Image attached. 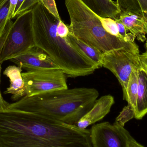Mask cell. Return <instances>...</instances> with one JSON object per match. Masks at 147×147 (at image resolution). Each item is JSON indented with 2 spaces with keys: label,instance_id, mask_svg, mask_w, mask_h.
I'll return each instance as SVG.
<instances>
[{
  "label": "cell",
  "instance_id": "277c9868",
  "mask_svg": "<svg viewBox=\"0 0 147 147\" xmlns=\"http://www.w3.org/2000/svg\"><path fill=\"white\" fill-rule=\"evenodd\" d=\"M70 19L67 25L70 32L80 40L96 48L103 53L123 48L130 42L107 32L99 16L81 0H65Z\"/></svg>",
  "mask_w": 147,
  "mask_h": 147
},
{
  "label": "cell",
  "instance_id": "4fadbf2b",
  "mask_svg": "<svg viewBox=\"0 0 147 147\" xmlns=\"http://www.w3.org/2000/svg\"><path fill=\"white\" fill-rule=\"evenodd\" d=\"M90 9L101 18L118 19L121 11L116 2L112 0H81Z\"/></svg>",
  "mask_w": 147,
  "mask_h": 147
},
{
  "label": "cell",
  "instance_id": "5bb4252c",
  "mask_svg": "<svg viewBox=\"0 0 147 147\" xmlns=\"http://www.w3.org/2000/svg\"><path fill=\"white\" fill-rule=\"evenodd\" d=\"M139 89L135 118L141 120L147 114V74L142 69L138 70Z\"/></svg>",
  "mask_w": 147,
  "mask_h": 147
},
{
  "label": "cell",
  "instance_id": "8992f818",
  "mask_svg": "<svg viewBox=\"0 0 147 147\" xmlns=\"http://www.w3.org/2000/svg\"><path fill=\"white\" fill-rule=\"evenodd\" d=\"M140 51L135 42H130L123 48L103 53L102 67L110 71L119 81L123 91V97L127 101L128 84L134 69H141Z\"/></svg>",
  "mask_w": 147,
  "mask_h": 147
},
{
  "label": "cell",
  "instance_id": "4dcf8cb0",
  "mask_svg": "<svg viewBox=\"0 0 147 147\" xmlns=\"http://www.w3.org/2000/svg\"><path fill=\"white\" fill-rule=\"evenodd\" d=\"M1 65L2 64H0V84H1V70H2Z\"/></svg>",
  "mask_w": 147,
  "mask_h": 147
},
{
  "label": "cell",
  "instance_id": "f546056e",
  "mask_svg": "<svg viewBox=\"0 0 147 147\" xmlns=\"http://www.w3.org/2000/svg\"><path fill=\"white\" fill-rule=\"evenodd\" d=\"M25 0H18L17 5H16V8L15 10L13 16V19L15 18L16 17V14L18 13V11L20 9V8L21 7L23 3V2Z\"/></svg>",
  "mask_w": 147,
  "mask_h": 147
},
{
  "label": "cell",
  "instance_id": "ac0fdd59",
  "mask_svg": "<svg viewBox=\"0 0 147 147\" xmlns=\"http://www.w3.org/2000/svg\"><path fill=\"white\" fill-rule=\"evenodd\" d=\"M135 117L134 111L130 105L128 104L121 111L120 115L116 119L115 123L124 127L127 122L133 119Z\"/></svg>",
  "mask_w": 147,
  "mask_h": 147
},
{
  "label": "cell",
  "instance_id": "6da1fadb",
  "mask_svg": "<svg viewBox=\"0 0 147 147\" xmlns=\"http://www.w3.org/2000/svg\"><path fill=\"white\" fill-rule=\"evenodd\" d=\"M0 147H92L90 130L40 114L0 111Z\"/></svg>",
  "mask_w": 147,
  "mask_h": 147
},
{
  "label": "cell",
  "instance_id": "484cf974",
  "mask_svg": "<svg viewBox=\"0 0 147 147\" xmlns=\"http://www.w3.org/2000/svg\"><path fill=\"white\" fill-rule=\"evenodd\" d=\"M139 58L141 69L147 74V52L140 55Z\"/></svg>",
  "mask_w": 147,
  "mask_h": 147
},
{
  "label": "cell",
  "instance_id": "4316f807",
  "mask_svg": "<svg viewBox=\"0 0 147 147\" xmlns=\"http://www.w3.org/2000/svg\"><path fill=\"white\" fill-rule=\"evenodd\" d=\"M142 11L147 18V0H137Z\"/></svg>",
  "mask_w": 147,
  "mask_h": 147
},
{
  "label": "cell",
  "instance_id": "603a6c76",
  "mask_svg": "<svg viewBox=\"0 0 147 147\" xmlns=\"http://www.w3.org/2000/svg\"><path fill=\"white\" fill-rule=\"evenodd\" d=\"M41 1V0H25L22 5L21 7L20 8L18 13L16 14V18L25 11L32 8L33 7L35 4Z\"/></svg>",
  "mask_w": 147,
  "mask_h": 147
},
{
  "label": "cell",
  "instance_id": "1f68e13d",
  "mask_svg": "<svg viewBox=\"0 0 147 147\" xmlns=\"http://www.w3.org/2000/svg\"><path fill=\"white\" fill-rule=\"evenodd\" d=\"M6 0H0V5L2 4V3H3Z\"/></svg>",
  "mask_w": 147,
  "mask_h": 147
},
{
  "label": "cell",
  "instance_id": "ffe728a7",
  "mask_svg": "<svg viewBox=\"0 0 147 147\" xmlns=\"http://www.w3.org/2000/svg\"><path fill=\"white\" fill-rule=\"evenodd\" d=\"M10 0H6L0 5V37L2 34L8 20Z\"/></svg>",
  "mask_w": 147,
  "mask_h": 147
},
{
  "label": "cell",
  "instance_id": "2e32d148",
  "mask_svg": "<svg viewBox=\"0 0 147 147\" xmlns=\"http://www.w3.org/2000/svg\"><path fill=\"white\" fill-rule=\"evenodd\" d=\"M139 69H134L132 71L129 80L127 90V102L128 104L130 105L133 108L134 113L136 109L139 89Z\"/></svg>",
  "mask_w": 147,
  "mask_h": 147
},
{
  "label": "cell",
  "instance_id": "cb8c5ba5",
  "mask_svg": "<svg viewBox=\"0 0 147 147\" xmlns=\"http://www.w3.org/2000/svg\"><path fill=\"white\" fill-rule=\"evenodd\" d=\"M57 32V34L59 36L65 39L67 38L70 33L68 26L65 25L62 20L59 21L58 24Z\"/></svg>",
  "mask_w": 147,
  "mask_h": 147
},
{
  "label": "cell",
  "instance_id": "83f0119b",
  "mask_svg": "<svg viewBox=\"0 0 147 147\" xmlns=\"http://www.w3.org/2000/svg\"><path fill=\"white\" fill-rule=\"evenodd\" d=\"M9 104L5 101L1 94L0 91V111L7 110L8 109V105Z\"/></svg>",
  "mask_w": 147,
  "mask_h": 147
},
{
  "label": "cell",
  "instance_id": "7c38bea8",
  "mask_svg": "<svg viewBox=\"0 0 147 147\" xmlns=\"http://www.w3.org/2000/svg\"><path fill=\"white\" fill-rule=\"evenodd\" d=\"M117 19L138 40L144 42L146 40L147 19L131 13H121Z\"/></svg>",
  "mask_w": 147,
  "mask_h": 147
},
{
  "label": "cell",
  "instance_id": "30bf717a",
  "mask_svg": "<svg viewBox=\"0 0 147 147\" xmlns=\"http://www.w3.org/2000/svg\"><path fill=\"white\" fill-rule=\"evenodd\" d=\"M114 103V98L110 95L102 96L97 99L91 109L78 122L77 127L85 129L90 125L102 120L109 113Z\"/></svg>",
  "mask_w": 147,
  "mask_h": 147
},
{
  "label": "cell",
  "instance_id": "5b68a950",
  "mask_svg": "<svg viewBox=\"0 0 147 147\" xmlns=\"http://www.w3.org/2000/svg\"><path fill=\"white\" fill-rule=\"evenodd\" d=\"M32 9L25 11L15 21L8 20L0 37V64L35 46L32 27Z\"/></svg>",
  "mask_w": 147,
  "mask_h": 147
},
{
  "label": "cell",
  "instance_id": "d6986e66",
  "mask_svg": "<svg viewBox=\"0 0 147 147\" xmlns=\"http://www.w3.org/2000/svg\"><path fill=\"white\" fill-rule=\"evenodd\" d=\"M99 19L103 27L107 32L122 39L119 34L118 28L115 20L111 18H103L100 17H99Z\"/></svg>",
  "mask_w": 147,
  "mask_h": 147
},
{
  "label": "cell",
  "instance_id": "d6a6232c",
  "mask_svg": "<svg viewBox=\"0 0 147 147\" xmlns=\"http://www.w3.org/2000/svg\"><path fill=\"white\" fill-rule=\"evenodd\" d=\"M146 45V51L147 52V39H146V45Z\"/></svg>",
  "mask_w": 147,
  "mask_h": 147
},
{
  "label": "cell",
  "instance_id": "d4e9b609",
  "mask_svg": "<svg viewBox=\"0 0 147 147\" xmlns=\"http://www.w3.org/2000/svg\"><path fill=\"white\" fill-rule=\"evenodd\" d=\"M17 2L18 0H10L8 20H10L13 19V16L14 13Z\"/></svg>",
  "mask_w": 147,
  "mask_h": 147
},
{
  "label": "cell",
  "instance_id": "9a60e30c",
  "mask_svg": "<svg viewBox=\"0 0 147 147\" xmlns=\"http://www.w3.org/2000/svg\"><path fill=\"white\" fill-rule=\"evenodd\" d=\"M66 39L70 45L84 53L94 62L98 68L102 67V63L103 53L102 52L80 40L70 32L66 38Z\"/></svg>",
  "mask_w": 147,
  "mask_h": 147
},
{
  "label": "cell",
  "instance_id": "f1b7e54d",
  "mask_svg": "<svg viewBox=\"0 0 147 147\" xmlns=\"http://www.w3.org/2000/svg\"><path fill=\"white\" fill-rule=\"evenodd\" d=\"M129 147H146L138 142L134 137L132 136L130 140L129 143Z\"/></svg>",
  "mask_w": 147,
  "mask_h": 147
},
{
  "label": "cell",
  "instance_id": "44dd1931",
  "mask_svg": "<svg viewBox=\"0 0 147 147\" xmlns=\"http://www.w3.org/2000/svg\"><path fill=\"white\" fill-rule=\"evenodd\" d=\"M118 32L121 38L125 42H134L136 37L131 33H127L128 30L124 25L118 19L115 20Z\"/></svg>",
  "mask_w": 147,
  "mask_h": 147
},
{
  "label": "cell",
  "instance_id": "52a82bcc",
  "mask_svg": "<svg viewBox=\"0 0 147 147\" xmlns=\"http://www.w3.org/2000/svg\"><path fill=\"white\" fill-rule=\"evenodd\" d=\"M26 96L68 89L65 74L61 69L30 71L22 73Z\"/></svg>",
  "mask_w": 147,
  "mask_h": 147
},
{
  "label": "cell",
  "instance_id": "9c48e42d",
  "mask_svg": "<svg viewBox=\"0 0 147 147\" xmlns=\"http://www.w3.org/2000/svg\"><path fill=\"white\" fill-rule=\"evenodd\" d=\"M9 61L27 71L60 69L46 53L36 46Z\"/></svg>",
  "mask_w": 147,
  "mask_h": 147
},
{
  "label": "cell",
  "instance_id": "7402d4cb",
  "mask_svg": "<svg viewBox=\"0 0 147 147\" xmlns=\"http://www.w3.org/2000/svg\"><path fill=\"white\" fill-rule=\"evenodd\" d=\"M40 2L51 13L54 15L57 19L61 20L55 0H41Z\"/></svg>",
  "mask_w": 147,
  "mask_h": 147
},
{
  "label": "cell",
  "instance_id": "7a4b0ae2",
  "mask_svg": "<svg viewBox=\"0 0 147 147\" xmlns=\"http://www.w3.org/2000/svg\"><path fill=\"white\" fill-rule=\"evenodd\" d=\"M32 27L35 46L46 53L64 72L71 77L92 74L98 67L84 53L57 34L60 20L51 13L41 2L32 8Z\"/></svg>",
  "mask_w": 147,
  "mask_h": 147
},
{
  "label": "cell",
  "instance_id": "3957f363",
  "mask_svg": "<svg viewBox=\"0 0 147 147\" xmlns=\"http://www.w3.org/2000/svg\"><path fill=\"white\" fill-rule=\"evenodd\" d=\"M98 96V91L94 88H68L25 96L9 104L8 109L37 113L77 126L92 108Z\"/></svg>",
  "mask_w": 147,
  "mask_h": 147
},
{
  "label": "cell",
  "instance_id": "e0dca14e",
  "mask_svg": "<svg viewBox=\"0 0 147 147\" xmlns=\"http://www.w3.org/2000/svg\"><path fill=\"white\" fill-rule=\"evenodd\" d=\"M116 3L121 13L133 14L147 20L142 11L137 0H117Z\"/></svg>",
  "mask_w": 147,
  "mask_h": 147
},
{
  "label": "cell",
  "instance_id": "ba28073f",
  "mask_svg": "<svg viewBox=\"0 0 147 147\" xmlns=\"http://www.w3.org/2000/svg\"><path fill=\"white\" fill-rule=\"evenodd\" d=\"M90 130L92 147H129L132 136L117 123L104 122L93 125Z\"/></svg>",
  "mask_w": 147,
  "mask_h": 147
},
{
  "label": "cell",
  "instance_id": "8fae6325",
  "mask_svg": "<svg viewBox=\"0 0 147 147\" xmlns=\"http://www.w3.org/2000/svg\"><path fill=\"white\" fill-rule=\"evenodd\" d=\"M22 70L17 65H11L3 71V74L9 78L10 82L9 86L4 93L12 94L11 99L13 101L21 99L26 95L25 83L22 75Z\"/></svg>",
  "mask_w": 147,
  "mask_h": 147
}]
</instances>
